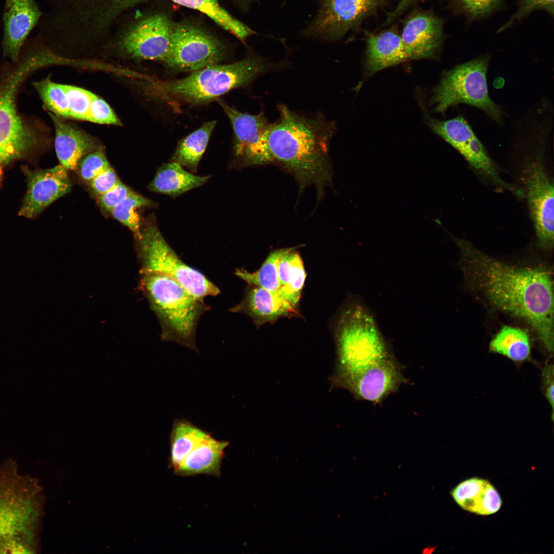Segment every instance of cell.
<instances>
[{
    "instance_id": "cell-37",
    "label": "cell",
    "mask_w": 554,
    "mask_h": 554,
    "mask_svg": "<svg viewBox=\"0 0 554 554\" xmlns=\"http://www.w3.org/2000/svg\"><path fill=\"white\" fill-rule=\"evenodd\" d=\"M542 10L552 16L553 14V0H521L517 11L500 28L498 32H501L513 23L528 15L533 11Z\"/></svg>"
},
{
    "instance_id": "cell-34",
    "label": "cell",
    "mask_w": 554,
    "mask_h": 554,
    "mask_svg": "<svg viewBox=\"0 0 554 554\" xmlns=\"http://www.w3.org/2000/svg\"><path fill=\"white\" fill-rule=\"evenodd\" d=\"M458 12L471 19L487 16L497 10L503 0H451Z\"/></svg>"
},
{
    "instance_id": "cell-29",
    "label": "cell",
    "mask_w": 554,
    "mask_h": 554,
    "mask_svg": "<svg viewBox=\"0 0 554 554\" xmlns=\"http://www.w3.org/2000/svg\"><path fill=\"white\" fill-rule=\"evenodd\" d=\"M209 433L185 419H175L170 436V462L176 471L187 455Z\"/></svg>"
},
{
    "instance_id": "cell-21",
    "label": "cell",
    "mask_w": 554,
    "mask_h": 554,
    "mask_svg": "<svg viewBox=\"0 0 554 554\" xmlns=\"http://www.w3.org/2000/svg\"><path fill=\"white\" fill-rule=\"evenodd\" d=\"M230 310L249 315L257 327L281 317L298 314L296 307L280 294L252 285L248 287L241 302Z\"/></svg>"
},
{
    "instance_id": "cell-33",
    "label": "cell",
    "mask_w": 554,
    "mask_h": 554,
    "mask_svg": "<svg viewBox=\"0 0 554 554\" xmlns=\"http://www.w3.org/2000/svg\"><path fill=\"white\" fill-rule=\"evenodd\" d=\"M70 118L88 121L93 93L75 86L65 85Z\"/></svg>"
},
{
    "instance_id": "cell-3",
    "label": "cell",
    "mask_w": 554,
    "mask_h": 554,
    "mask_svg": "<svg viewBox=\"0 0 554 554\" xmlns=\"http://www.w3.org/2000/svg\"><path fill=\"white\" fill-rule=\"evenodd\" d=\"M279 111V119L270 124L267 135L273 162L286 168L302 184L315 185L321 194L331 177L328 151L333 124L300 115L284 105Z\"/></svg>"
},
{
    "instance_id": "cell-12",
    "label": "cell",
    "mask_w": 554,
    "mask_h": 554,
    "mask_svg": "<svg viewBox=\"0 0 554 554\" xmlns=\"http://www.w3.org/2000/svg\"><path fill=\"white\" fill-rule=\"evenodd\" d=\"M426 117L431 129L459 152L478 174L518 197L524 196L522 190L501 178L495 164L464 117L458 116L445 121L428 114Z\"/></svg>"
},
{
    "instance_id": "cell-27",
    "label": "cell",
    "mask_w": 554,
    "mask_h": 554,
    "mask_svg": "<svg viewBox=\"0 0 554 554\" xmlns=\"http://www.w3.org/2000/svg\"><path fill=\"white\" fill-rule=\"evenodd\" d=\"M216 123V121L205 123L181 140L170 161L174 162L195 174Z\"/></svg>"
},
{
    "instance_id": "cell-38",
    "label": "cell",
    "mask_w": 554,
    "mask_h": 554,
    "mask_svg": "<svg viewBox=\"0 0 554 554\" xmlns=\"http://www.w3.org/2000/svg\"><path fill=\"white\" fill-rule=\"evenodd\" d=\"M132 191L130 188L119 181L112 188L98 196L100 203L105 209L110 212Z\"/></svg>"
},
{
    "instance_id": "cell-39",
    "label": "cell",
    "mask_w": 554,
    "mask_h": 554,
    "mask_svg": "<svg viewBox=\"0 0 554 554\" xmlns=\"http://www.w3.org/2000/svg\"><path fill=\"white\" fill-rule=\"evenodd\" d=\"M119 181L115 171L110 167L97 175L90 182L93 191L100 196L112 188Z\"/></svg>"
},
{
    "instance_id": "cell-40",
    "label": "cell",
    "mask_w": 554,
    "mask_h": 554,
    "mask_svg": "<svg viewBox=\"0 0 554 554\" xmlns=\"http://www.w3.org/2000/svg\"><path fill=\"white\" fill-rule=\"evenodd\" d=\"M543 389L544 395L552 408L553 418L554 369L552 364L546 363L542 369Z\"/></svg>"
},
{
    "instance_id": "cell-17",
    "label": "cell",
    "mask_w": 554,
    "mask_h": 554,
    "mask_svg": "<svg viewBox=\"0 0 554 554\" xmlns=\"http://www.w3.org/2000/svg\"><path fill=\"white\" fill-rule=\"evenodd\" d=\"M67 171L61 165L46 169L23 168L27 188L18 214L34 219L51 203L69 192L72 184Z\"/></svg>"
},
{
    "instance_id": "cell-31",
    "label": "cell",
    "mask_w": 554,
    "mask_h": 554,
    "mask_svg": "<svg viewBox=\"0 0 554 554\" xmlns=\"http://www.w3.org/2000/svg\"><path fill=\"white\" fill-rule=\"evenodd\" d=\"M281 252V249L271 252L255 272H250L241 268L236 269L235 274L249 285L259 286L281 295L277 269Z\"/></svg>"
},
{
    "instance_id": "cell-26",
    "label": "cell",
    "mask_w": 554,
    "mask_h": 554,
    "mask_svg": "<svg viewBox=\"0 0 554 554\" xmlns=\"http://www.w3.org/2000/svg\"><path fill=\"white\" fill-rule=\"evenodd\" d=\"M277 269L281 295L296 307L306 276L301 256L293 248L281 249Z\"/></svg>"
},
{
    "instance_id": "cell-4",
    "label": "cell",
    "mask_w": 554,
    "mask_h": 554,
    "mask_svg": "<svg viewBox=\"0 0 554 554\" xmlns=\"http://www.w3.org/2000/svg\"><path fill=\"white\" fill-rule=\"evenodd\" d=\"M45 496L38 480L8 458L0 464V553H36Z\"/></svg>"
},
{
    "instance_id": "cell-43",
    "label": "cell",
    "mask_w": 554,
    "mask_h": 554,
    "mask_svg": "<svg viewBox=\"0 0 554 554\" xmlns=\"http://www.w3.org/2000/svg\"><path fill=\"white\" fill-rule=\"evenodd\" d=\"M286 2H287V0H283V4H285L286 3Z\"/></svg>"
},
{
    "instance_id": "cell-20",
    "label": "cell",
    "mask_w": 554,
    "mask_h": 554,
    "mask_svg": "<svg viewBox=\"0 0 554 554\" xmlns=\"http://www.w3.org/2000/svg\"><path fill=\"white\" fill-rule=\"evenodd\" d=\"M54 131L56 156L67 170H75L82 159L101 147L98 140L81 128L47 111Z\"/></svg>"
},
{
    "instance_id": "cell-16",
    "label": "cell",
    "mask_w": 554,
    "mask_h": 554,
    "mask_svg": "<svg viewBox=\"0 0 554 554\" xmlns=\"http://www.w3.org/2000/svg\"><path fill=\"white\" fill-rule=\"evenodd\" d=\"M406 382L402 365L392 355L334 384L348 390L357 399L378 404Z\"/></svg>"
},
{
    "instance_id": "cell-1",
    "label": "cell",
    "mask_w": 554,
    "mask_h": 554,
    "mask_svg": "<svg viewBox=\"0 0 554 554\" xmlns=\"http://www.w3.org/2000/svg\"><path fill=\"white\" fill-rule=\"evenodd\" d=\"M467 291L489 309L527 325L549 352L553 348V280L550 267L497 259L452 236Z\"/></svg>"
},
{
    "instance_id": "cell-9",
    "label": "cell",
    "mask_w": 554,
    "mask_h": 554,
    "mask_svg": "<svg viewBox=\"0 0 554 554\" xmlns=\"http://www.w3.org/2000/svg\"><path fill=\"white\" fill-rule=\"evenodd\" d=\"M489 57L482 56L455 67L445 73L433 90V110L444 114L450 107L465 104L477 107L498 123L502 111L490 98L487 84Z\"/></svg>"
},
{
    "instance_id": "cell-6",
    "label": "cell",
    "mask_w": 554,
    "mask_h": 554,
    "mask_svg": "<svg viewBox=\"0 0 554 554\" xmlns=\"http://www.w3.org/2000/svg\"><path fill=\"white\" fill-rule=\"evenodd\" d=\"M337 364L332 381L354 376L393 355L373 313L355 300L341 313L335 333Z\"/></svg>"
},
{
    "instance_id": "cell-41",
    "label": "cell",
    "mask_w": 554,
    "mask_h": 554,
    "mask_svg": "<svg viewBox=\"0 0 554 554\" xmlns=\"http://www.w3.org/2000/svg\"><path fill=\"white\" fill-rule=\"evenodd\" d=\"M239 1H240L242 3L243 5L246 6H248V5L251 4H252L253 3L258 2L261 0H239Z\"/></svg>"
},
{
    "instance_id": "cell-15",
    "label": "cell",
    "mask_w": 554,
    "mask_h": 554,
    "mask_svg": "<svg viewBox=\"0 0 554 554\" xmlns=\"http://www.w3.org/2000/svg\"><path fill=\"white\" fill-rule=\"evenodd\" d=\"M526 196L538 247L550 250L553 245V185L541 156L537 155L527 168Z\"/></svg>"
},
{
    "instance_id": "cell-8",
    "label": "cell",
    "mask_w": 554,
    "mask_h": 554,
    "mask_svg": "<svg viewBox=\"0 0 554 554\" xmlns=\"http://www.w3.org/2000/svg\"><path fill=\"white\" fill-rule=\"evenodd\" d=\"M143 287L159 319L163 341L195 350L197 322L207 308L172 278L157 273H143Z\"/></svg>"
},
{
    "instance_id": "cell-32",
    "label": "cell",
    "mask_w": 554,
    "mask_h": 554,
    "mask_svg": "<svg viewBox=\"0 0 554 554\" xmlns=\"http://www.w3.org/2000/svg\"><path fill=\"white\" fill-rule=\"evenodd\" d=\"M156 203L132 191L110 212L113 217L127 227L136 239L141 235V223L136 209L142 207H155Z\"/></svg>"
},
{
    "instance_id": "cell-22",
    "label": "cell",
    "mask_w": 554,
    "mask_h": 554,
    "mask_svg": "<svg viewBox=\"0 0 554 554\" xmlns=\"http://www.w3.org/2000/svg\"><path fill=\"white\" fill-rule=\"evenodd\" d=\"M366 45L365 70L368 76L385 68L412 60L401 35L394 28L378 33H368Z\"/></svg>"
},
{
    "instance_id": "cell-18",
    "label": "cell",
    "mask_w": 554,
    "mask_h": 554,
    "mask_svg": "<svg viewBox=\"0 0 554 554\" xmlns=\"http://www.w3.org/2000/svg\"><path fill=\"white\" fill-rule=\"evenodd\" d=\"M402 39L412 60L439 57L444 41V21L431 10H413L404 22Z\"/></svg>"
},
{
    "instance_id": "cell-44",
    "label": "cell",
    "mask_w": 554,
    "mask_h": 554,
    "mask_svg": "<svg viewBox=\"0 0 554 554\" xmlns=\"http://www.w3.org/2000/svg\"><path fill=\"white\" fill-rule=\"evenodd\" d=\"M1 182H0V185H1Z\"/></svg>"
},
{
    "instance_id": "cell-5",
    "label": "cell",
    "mask_w": 554,
    "mask_h": 554,
    "mask_svg": "<svg viewBox=\"0 0 554 554\" xmlns=\"http://www.w3.org/2000/svg\"><path fill=\"white\" fill-rule=\"evenodd\" d=\"M271 67L263 58L249 56L231 64L208 66L180 79L149 82L155 95L177 108L216 100L233 89L247 85Z\"/></svg>"
},
{
    "instance_id": "cell-10",
    "label": "cell",
    "mask_w": 554,
    "mask_h": 554,
    "mask_svg": "<svg viewBox=\"0 0 554 554\" xmlns=\"http://www.w3.org/2000/svg\"><path fill=\"white\" fill-rule=\"evenodd\" d=\"M137 240L143 273L167 275L202 301L207 296H215L220 292L203 274L181 260L152 219L144 226H142L141 235Z\"/></svg>"
},
{
    "instance_id": "cell-42",
    "label": "cell",
    "mask_w": 554,
    "mask_h": 554,
    "mask_svg": "<svg viewBox=\"0 0 554 554\" xmlns=\"http://www.w3.org/2000/svg\"><path fill=\"white\" fill-rule=\"evenodd\" d=\"M16 0H6L5 8L10 6Z\"/></svg>"
},
{
    "instance_id": "cell-13",
    "label": "cell",
    "mask_w": 554,
    "mask_h": 554,
    "mask_svg": "<svg viewBox=\"0 0 554 554\" xmlns=\"http://www.w3.org/2000/svg\"><path fill=\"white\" fill-rule=\"evenodd\" d=\"M225 49L216 38L186 23L174 24L171 48L164 63L173 70L193 72L219 64Z\"/></svg>"
},
{
    "instance_id": "cell-25",
    "label": "cell",
    "mask_w": 554,
    "mask_h": 554,
    "mask_svg": "<svg viewBox=\"0 0 554 554\" xmlns=\"http://www.w3.org/2000/svg\"><path fill=\"white\" fill-rule=\"evenodd\" d=\"M210 175H197L179 164L169 161L162 164L148 186L151 192L162 193L172 197L205 184Z\"/></svg>"
},
{
    "instance_id": "cell-28",
    "label": "cell",
    "mask_w": 554,
    "mask_h": 554,
    "mask_svg": "<svg viewBox=\"0 0 554 554\" xmlns=\"http://www.w3.org/2000/svg\"><path fill=\"white\" fill-rule=\"evenodd\" d=\"M493 353L515 363L530 360L531 346L529 333L524 329L504 325L492 338L489 346Z\"/></svg>"
},
{
    "instance_id": "cell-35",
    "label": "cell",
    "mask_w": 554,
    "mask_h": 554,
    "mask_svg": "<svg viewBox=\"0 0 554 554\" xmlns=\"http://www.w3.org/2000/svg\"><path fill=\"white\" fill-rule=\"evenodd\" d=\"M78 165L81 176L89 182L111 167L102 147L87 154Z\"/></svg>"
},
{
    "instance_id": "cell-23",
    "label": "cell",
    "mask_w": 554,
    "mask_h": 554,
    "mask_svg": "<svg viewBox=\"0 0 554 554\" xmlns=\"http://www.w3.org/2000/svg\"><path fill=\"white\" fill-rule=\"evenodd\" d=\"M456 503L463 509L482 516L498 512L502 504L501 497L488 480L473 477L457 485L450 491Z\"/></svg>"
},
{
    "instance_id": "cell-11",
    "label": "cell",
    "mask_w": 554,
    "mask_h": 554,
    "mask_svg": "<svg viewBox=\"0 0 554 554\" xmlns=\"http://www.w3.org/2000/svg\"><path fill=\"white\" fill-rule=\"evenodd\" d=\"M319 8L301 31L304 37L337 42L384 8L388 0H316Z\"/></svg>"
},
{
    "instance_id": "cell-7",
    "label": "cell",
    "mask_w": 554,
    "mask_h": 554,
    "mask_svg": "<svg viewBox=\"0 0 554 554\" xmlns=\"http://www.w3.org/2000/svg\"><path fill=\"white\" fill-rule=\"evenodd\" d=\"M174 24L164 13L135 9L120 18L98 56L164 63L170 52Z\"/></svg>"
},
{
    "instance_id": "cell-30",
    "label": "cell",
    "mask_w": 554,
    "mask_h": 554,
    "mask_svg": "<svg viewBox=\"0 0 554 554\" xmlns=\"http://www.w3.org/2000/svg\"><path fill=\"white\" fill-rule=\"evenodd\" d=\"M32 85L47 111L64 119L70 118L68 102L64 84L53 82L49 74L39 81L33 82Z\"/></svg>"
},
{
    "instance_id": "cell-2",
    "label": "cell",
    "mask_w": 554,
    "mask_h": 554,
    "mask_svg": "<svg viewBox=\"0 0 554 554\" xmlns=\"http://www.w3.org/2000/svg\"><path fill=\"white\" fill-rule=\"evenodd\" d=\"M55 63L50 51L36 40L24 45L18 60L4 64L0 71V180L3 168L33 156L51 141V131L40 119L22 114L17 99L27 78Z\"/></svg>"
},
{
    "instance_id": "cell-36",
    "label": "cell",
    "mask_w": 554,
    "mask_h": 554,
    "mask_svg": "<svg viewBox=\"0 0 554 554\" xmlns=\"http://www.w3.org/2000/svg\"><path fill=\"white\" fill-rule=\"evenodd\" d=\"M88 121L92 123L122 126V122L109 105L102 98L93 94Z\"/></svg>"
},
{
    "instance_id": "cell-14",
    "label": "cell",
    "mask_w": 554,
    "mask_h": 554,
    "mask_svg": "<svg viewBox=\"0 0 554 554\" xmlns=\"http://www.w3.org/2000/svg\"><path fill=\"white\" fill-rule=\"evenodd\" d=\"M229 119L234 132L232 156L229 167L240 168L272 163L267 143L269 123L263 112L243 113L217 99Z\"/></svg>"
},
{
    "instance_id": "cell-24",
    "label": "cell",
    "mask_w": 554,
    "mask_h": 554,
    "mask_svg": "<svg viewBox=\"0 0 554 554\" xmlns=\"http://www.w3.org/2000/svg\"><path fill=\"white\" fill-rule=\"evenodd\" d=\"M229 442L218 441L209 433L187 455L175 471L181 476L206 474L219 476L224 450Z\"/></svg>"
},
{
    "instance_id": "cell-19",
    "label": "cell",
    "mask_w": 554,
    "mask_h": 554,
    "mask_svg": "<svg viewBox=\"0 0 554 554\" xmlns=\"http://www.w3.org/2000/svg\"><path fill=\"white\" fill-rule=\"evenodd\" d=\"M43 15L35 0H16L5 8L2 41L5 58L12 62L18 60L28 35Z\"/></svg>"
}]
</instances>
